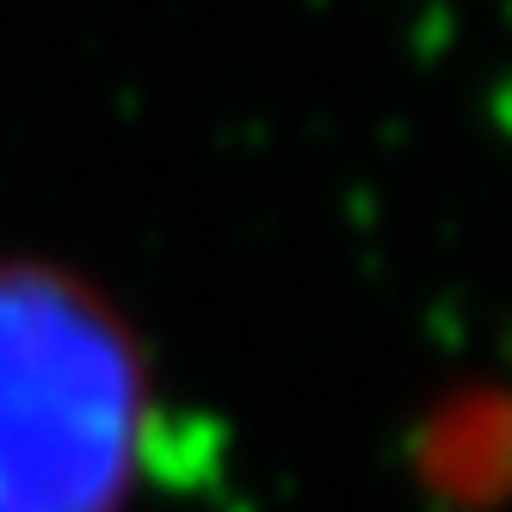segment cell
<instances>
[{
    "label": "cell",
    "instance_id": "6da1fadb",
    "mask_svg": "<svg viewBox=\"0 0 512 512\" xmlns=\"http://www.w3.org/2000/svg\"><path fill=\"white\" fill-rule=\"evenodd\" d=\"M149 445V358L68 266L0 260V512H124Z\"/></svg>",
    "mask_w": 512,
    "mask_h": 512
},
{
    "label": "cell",
    "instance_id": "7a4b0ae2",
    "mask_svg": "<svg viewBox=\"0 0 512 512\" xmlns=\"http://www.w3.org/2000/svg\"><path fill=\"white\" fill-rule=\"evenodd\" d=\"M426 475L432 488L463 500H494L512 488V401L475 389L451 408H438L426 438Z\"/></svg>",
    "mask_w": 512,
    "mask_h": 512
}]
</instances>
